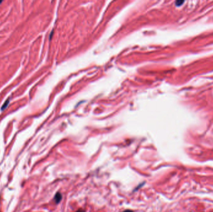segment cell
<instances>
[{
  "label": "cell",
  "instance_id": "1",
  "mask_svg": "<svg viewBox=\"0 0 213 212\" xmlns=\"http://www.w3.org/2000/svg\"><path fill=\"white\" fill-rule=\"evenodd\" d=\"M62 199V195L60 193H57L54 197V200L56 203H59Z\"/></svg>",
  "mask_w": 213,
  "mask_h": 212
},
{
  "label": "cell",
  "instance_id": "2",
  "mask_svg": "<svg viewBox=\"0 0 213 212\" xmlns=\"http://www.w3.org/2000/svg\"><path fill=\"white\" fill-rule=\"evenodd\" d=\"M9 99H7V100H6V102H5V103H4V105H3V106H2V107H1V110L2 111L4 110V109H5V108H6L7 107V105H8V104H9Z\"/></svg>",
  "mask_w": 213,
  "mask_h": 212
},
{
  "label": "cell",
  "instance_id": "3",
  "mask_svg": "<svg viewBox=\"0 0 213 212\" xmlns=\"http://www.w3.org/2000/svg\"><path fill=\"white\" fill-rule=\"evenodd\" d=\"M184 2L185 1H176L175 4H176V6H181V5H182V4H183Z\"/></svg>",
  "mask_w": 213,
  "mask_h": 212
},
{
  "label": "cell",
  "instance_id": "4",
  "mask_svg": "<svg viewBox=\"0 0 213 212\" xmlns=\"http://www.w3.org/2000/svg\"><path fill=\"white\" fill-rule=\"evenodd\" d=\"M76 212H85V211L82 209H79L78 210H77Z\"/></svg>",
  "mask_w": 213,
  "mask_h": 212
},
{
  "label": "cell",
  "instance_id": "5",
  "mask_svg": "<svg viewBox=\"0 0 213 212\" xmlns=\"http://www.w3.org/2000/svg\"><path fill=\"white\" fill-rule=\"evenodd\" d=\"M123 212H133L132 210H127L123 211Z\"/></svg>",
  "mask_w": 213,
  "mask_h": 212
},
{
  "label": "cell",
  "instance_id": "6",
  "mask_svg": "<svg viewBox=\"0 0 213 212\" xmlns=\"http://www.w3.org/2000/svg\"><path fill=\"white\" fill-rule=\"evenodd\" d=\"M2 2H3V1H0V4H1V3Z\"/></svg>",
  "mask_w": 213,
  "mask_h": 212
}]
</instances>
